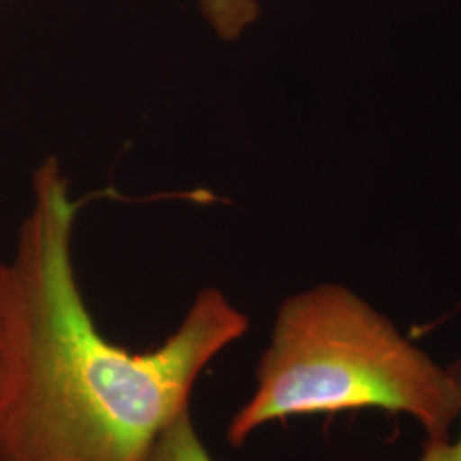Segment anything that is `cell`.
Masks as SVG:
<instances>
[{"label": "cell", "mask_w": 461, "mask_h": 461, "mask_svg": "<svg viewBox=\"0 0 461 461\" xmlns=\"http://www.w3.org/2000/svg\"><path fill=\"white\" fill-rule=\"evenodd\" d=\"M461 390V363L451 366ZM419 461H461V434L446 441H426Z\"/></svg>", "instance_id": "cell-6"}, {"label": "cell", "mask_w": 461, "mask_h": 461, "mask_svg": "<svg viewBox=\"0 0 461 461\" xmlns=\"http://www.w3.org/2000/svg\"><path fill=\"white\" fill-rule=\"evenodd\" d=\"M135 461H214L194 426L190 409L161 429Z\"/></svg>", "instance_id": "cell-3"}, {"label": "cell", "mask_w": 461, "mask_h": 461, "mask_svg": "<svg viewBox=\"0 0 461 461\" xmlns=\"http://www.w3.org/2000/svg\"><path fill=\"white\" fill-rule=\"evenodd\" d=\"M215 36L222 41H236L258 21L260 0H197Z\"/></svg>", "instance_id": "cell-4"}, {"label": "cell", "mask_w": 461, "mask_h": 461, "mask_svg": "<svg viewBox=\"0 0 461 461\" xmlns=\"http://www.w3.org/2000/svg\"><path fill=\"white\" fill-rule=\"evenodd\" d=\"M9 359V264L0 260V393Z\"/></svg>", "instance_id": "cell-5"}, {"label": "cell", "mask_w": 461, "mask_h": 461, "mask_svg": "<svg viewBox=\"0 0 461 461\" xmlns=\"http://www.w3.org/2000/svg\"><path fill=\"white\" fill-rule=\"evenodd\" d=\"M255 378L253 393L226 429L232 446L289 417L350 411L403 413L422 428L426 441H446L461 417L453 369L335 282L282 301Z\"/></svg>", "instance_id": "cell-2"}, {"label": "cell", "mask_w": 461, "mask_h": 461, "mask_svg": "<svg viewBox=\"0 0 461 461\" xmlns=\"http://www.w3.org/2000/svg\"><path fill=\"white\" fill-rule=\"evenodd\" d=\"M9 262V359L0 393V461H135L188 407L207 364L249 321L205 287L165 342H110L86 306L72 258L77 203L59 159L33 175Z\"/></svg>", "instance_id": "cell-1"}]
</instances>
